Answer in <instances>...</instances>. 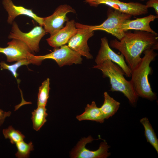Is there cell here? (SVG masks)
I'll use <instances>...</instances> for the list:
<instances>
[{
	"instance_id": "cell-4",
	"label": "cell",
	"mask_w": 158,
	"mask_h": 158,
	"mask_svg": "<svg viewBox=\"0 0 158 158\" xmlns=\"http://www.w3.org/2000/svg\"><path fill=\"white\" fill-rule=\"evenodd\" d=\"M107 19L103 23L98 25H90V28L94 31H105L120 40L125 32L122 30V25L126 20L130 19L132 16L110 7L107 9Z\"/></svg>"
},
{
	"instance_id": "cell-1",
	"label": "cell",
	"mask_w": 158,
	"mask_h": 158,
	"mask_svg": "<svg viewBox=\"0 0 158 158\" xmlns=\"http://www.w3.org/2000/svg\"><path fill=\"white\" fill-rule=\"evenodd\" d=\"M109 44L123 55L131 71L140 61L141 54L145 50L149 48L158 50V34L141 31L125 32L120 40H112Z\"/></svg>"
},
{
	"instance_id": "cell-3",
	"label": "cell",
	"mask_w": 158,
	"mask_h": 158,
	"mask_svg": "<svg viewBox=\"0 0 158 158\" xmlns=\"http://www.w3.org/2000/svg\"><path fill=\"white\" fill-rule=\"evenodd\" d=\"M93 68L101 70L103 77L109 78L111 85L110 91L121 92L127 98L131 105L133 106L136 105L138 97L130 81L126 79L124 72L119 66L107 59L100 64L93 66Z\"/></svg>"
},
{
	"instance_id": "cell-16",
	"label": "cell",
	"mask_w": 158,
	"mask_h": 158,
	"mask_svg": "<svg viewBox=\"0 0 158 158\" xmlns=\"http://www.w3.org/2000/svg\"><path fill=\"white\" fill-rule=\"evenodd\" d=\"M76 118L80 121L89 120L101 123H103L105 119L100 108L97 107L94 101H92L91 104H87L84 112L77 116Z\"/></svg>"
},
{
	"instance_id": "cell-2",
	"label": "cell",
	"mask_w": 158,
	"mask_h": 158,
	"mask_svg": "<svg viewBox=\"0 0 158 158\" xmlns=\"http://www.w3.org/2000/svg\"><path fill=\"white\" fill-rule=\"evenodd\" d=\"M154 50L149 48L143 53L144 56L136 66L131 72L130 80L137 96L151 101L154 100L157 96L152 91L148 80V75L152 72L150 66L151 62L157 55Z\"/></svg>"
},
{
	"instance_id": "cell-22",
	"label": "cell",
	"mask_w": 158,
	"mask_h": 158,
	"mask_svg": "<svg viewBox=\"0 0 158 158\" xmlns=\"http://www.w3.org/2000/svg\"><path fill=\"white\" fill-rule=\"evenodd\" d=\"M16 145L17 151L15 155L18 158L29 157L30 152L34 150V145L32 142L27 143L23 140L17 143Z\"/></svg>"
},
{
	"instance_id": "cell-15",
	"label": "cell",
	"mask_w": 158,
	"mask_h": 158,
	"mask_svg": "<svg viewBox=\"0 0 158 158\" xmlns=\"http://www.w3.org/2000/svg\"><path fill=\"white\" fill-rule=\"evenodd\" d=\"M158 18V15L150 14L141 18L135 20H128L123 24L122 30L124 32L129 30L145 31L158 34L151 28L150 23Z\"/></svg>"
},
{
	"instance_id": "cell-5",
	"label": "cell",
	"mask_w": 158,
	"mask_h": 158,
	"mask_svg": "<svg viewBox=\"0 0 158 158\" xmlns=\"http://www.w3.org/2000/svg\"><path fill=\"white\" fill-rule=\"evenodd\" d=\"M77 30L68 42V46L81 56L87 59H92V55L90 52L87 44L88 39L94 34V31L90 25H83L75 23Z\"/></svg>"
},
{
	"instance_id": "cell-12",
	"label": "cell",
	"mask_w": 158,
	"mask_h": 158,
	"mask_svg": "<svg viewBox=\"0 0 158 158\" xmlns=\"http://www.w3.org/2000/svg\"><path fill=\"white\" fill-rule=\"evenodd\" d=\"M124 58L122 54H118L111 49L106 37L101 38V47L95 60L96 65L102 63L105 60H110L122 69L126 76L130 77L131 71Z\"/></svg>"
},
{
	"instance_id": "cell-9",
	"label": "cell",
	"mask_w": 158,
	"mask_h": 158,
	"mask_svg": "<svg viewBox=\"0 0 158 158\" xmlns=\"http://www.w3.org/2000/svg\"><path fill=\"white\" fill-rule=\"evenodd\" d=\"M94 140L89 136L82 139L71 152V157L73 158H106L110 155L109 152L110 146L105 140L100 143L99 148L95 151H91L85 147L86 145Z\"/></svg>"
},
{
	"instance_id": "cell-11",
	"label": "cell",
	"mask_w": 158,
	"mask_h": 158,
	"mask_svg": "<svg viewBox=\"0 0 158 158\" xmlns=\"http://www.w3.org/2000/svg\"><path fill=\"white\" fill-rule=\"evenodd\" d=\"M89 4L95 7L104 4L121 12L134 16L146 14L148 11L145 5L138 2H125L119 0H97Z\"/></svg>"
},
{
	"instance_id": "cell-13",
	"label": "cell",
	"mask_w": 158,
	"mask_h": 158,
	"mask_svg": "<svg viewBox=\"0 0 158 158\" xmlns=\"http://www.w3.org/2000/svg\"><path fill=\"white\" fill-rule=\"evenodd\" d=\"M77 30L75 20H68L64 27L46 40L50 46L54 48H58L68 43Z\"/></svg>"
},
{
	"instance_id": "cell-18",
	"label": "cell",
	"mask_w": 158,
	"mask_h": 158,
	"mask_svg": "<svg viewBox=\"0 0 158 158\" xmlns=\"http://www.w3.org/2000/svg\"><path fill=\"white\" fill-rule=\"evenodd\" d=\"M46 107L38 106L37 108L32 112L31 120L33 128L38 131L47 121L46 118L48 116Z\"/></svg>"
},
{
	"instance_id": "cell-23",
	"label": "cell",
	"mask_w": 158,
	"mask_h": 158,
	"mask_svg": "<svg viewBox=\"0 0 158 158\" xmlns=\"http://www.w3.org/2000/svg\"><path fill=\"white\" fill-rule=\"evenodd\" d=\"M31 63L35 64V63L33 61L28 59H23L19 60L17 61L16 63L11 65L8 64L5 62L2 61L0 63V67L2 69L7 70L10 71L14 77L17 78L18 76L17 71L18 68L22 66L28 65Z\"/></svg>"
},
{
	"instance_id": "cell-8",
	"label": "cell",
	"mask_w": 158,
	"mask_h": 158,
	"mask_svg": "<svg viewBox=\"0 0 158 158\" xmlns=\"http://www.w3.org/2000/svg\"><path fill=\"white\" fill-rule=\"evenodd\" d=\"M37 59L40 62L45 59L54 60L60 67L71 65L73 64L81 63L82 61L81 56L64 45L56 48L53 51L43 56H37Z\"/></svg>"
},
{
	"instance_id": "cell-6",
	"label": "cell",
	"mask_w": 158,
	"mask_h": 158,
	"mask_svg": "<svg viewBox=\"0 0 158 158\" xmlns=\"http://www.w3.org/2000/svg\"><path fill=\"white\" fill-rule=\"evenodd\" d=\"M6 47H0V53L4 54L8 62L18 61L23 59L33 61L35 64L39 65L41 63L37 58L28 46L23 42L16 39H12L8 43Z\"/></svg>"
},
{
	"instance_id": "cell-19",
	"label": "cell",
	"mask_w": 158,
	"mask_h": 158,
	"mask_svg": "<svg viewBox=\"0 0 158 158\" xmlns=\"http://www.w3.org/2000/svg\"><path fill=\"white\" fill-rule=\"evenodd\" d=\"M145 130V135L147 141L149 142L158 153V139L156 133L148 118L143 117L140 120Z\"/></svg>"
},
{
	"instance_id": "cell-7",
	"label": "cell",
	"mask_w": 158,
	"mask_h": 158,
	"mask_svg": "<svg viewBox=\"0 0 158 158\" xmlns=\"http://www.w3.org/2000/svg\"><path fill=\"white\" fill-rule=\"evenodd\" d=\"M42 27L36 26L29 32L24 33L20 30L16 23L13 21L11 31L8 37L20 40L28 46L32 52H38L39 51L40 42L46 33Z\"/></svg>"
},
{
	"instance_id": "cell-21",
	"label": "cell",
	"mask_w": 158,
	"mask_h": 158,
	"mask_svg": "<svg viewBox=\"0 0 158 158\" xmlns=\"http://www.w3.org/2000/svg\"><path fill=\"white\" fill-rule=\"evenodd\" d=\"M2 133L5 138L9 139L11 143L13 144L23 140L25 137L21 132L15 129L11 126L3 129Z\"/></svg>"
},
{
	"instance_id": "cell-14",
	"label": "cell",
	"mask_w": 158,
	"mask_h": 158,
	"mask_svg": "<svg viewBox=\"0 0 158 158\" xmlns=\"http://www.w3.org/2000/svg\"><path fill=\"white\" fill-rule=\"evenodd\" d=\"M2 4L8 14L7 21L9 24H12L17 16L23 15L32 18L40 25L43 26V18L38 16L31 9H27L22 6H16L14 4L12 0H2Z\"/></svg>"
},
{
	"instance_id": "cell-25",
	"label": "cell",
	"mask_w": 158,
	"mask_h": 158,
	"mask_svg": "<svg viewBox=\"0 0 158 158\" xmlns=\"http://www.w3.org/2000/svg\"><path fill=\"white\" fill-rule=\"evenodd\" d=\"M11 113L10 111L6 112L0 109V126L3 124L6 118L10 116Z\"/></svg>"
},
{
	"instance_id": "cell-27",
	"label": "cell",
	"mask_w": 158,
	"mask_h": 158,
	"mask_svg": "<svg viewBox=\"0 0 158 158\" xmlns=\"http://www.w3.org/2000/svg\"><path fill=\"white\" fill-rule=\"evenodd\" d=\"M138 0L140 1H144L145 0Z\"/></svg>"
},
{
	"instance_id": "cell-17",
	"label": "cell",
	"mask_w": 158,
	"mask_h": 158,
	"mask_svg": "<svg viewBox=\"0 0 158 158\" xmlns=\"http://www.w3.org/2000/svg\"><path fill=\"white\" fill-rule=\"evenodd\" d=\"M104 95V102L99 108L105 119L114 115L120 107V103L110 96L107 92H105Z\"/></svg>"
},
{
	"instance_id": "cell-10",
	"label": "cell",
	"mask_w": 158,
	"mask_h": 158,
	"mask_svg": "<svg viewBox=\"0 0 158 158\" xmlns=\"http://www.w3.org/2000/svg\"><path fill=\"white\" fill-rule=\"evenodd\" d=\"M70 12L75 13V11L67 4L59 6L51 15L43 18L44 29L46 33L52 36L62 28L64 23L68 20L66 14Z\"/></svg>"
},
{
	"instance_id": "cell-26",
	"label": "cell",
	"mask_w": 158,
	"mask_h": 158,
	"mask_svg": "<svg viewBox=\"0 0 158 158\" xmlns=\"http://www.w3.org/2000/svg\"><path fill=\"white\" fill-rule=\"evenodd\" d=\"M97 0H85V1L87 3H88V4L93 2L94 1H96Z\"/></svg>"
},
{
	"instance_id": "cell-20",
	"label": "cell",
	"mask_w": 158,
	"mask_h": 158,
	"mask_svg": "<svg viewBox=\"0 0 158 158\" xmlns=\"http://www.w3.org/2000/svg\"><path fill=\"white\" fill-rule=\"evenodd\" d=\"M50 80L47 78L42 83L40 87L38 94L37 105L46 107L49 97L50 89Z\"/></svg>"
},
{
	"instance_id": "cell-24",
	"label": "cell",
	"mask_w": 158,
	"mask_h": 158,
	"mask_svg": "<svg viewBox=\"0 0 158 158\" xmlns=\"http://www.w3.org/2000/svg\"><path fill=\"white\" fill-rule=\"evenodd\" d=\"M145 5L148 8H153L156 15H158V0H148Z\"/></svg>"
}]
</instances>
